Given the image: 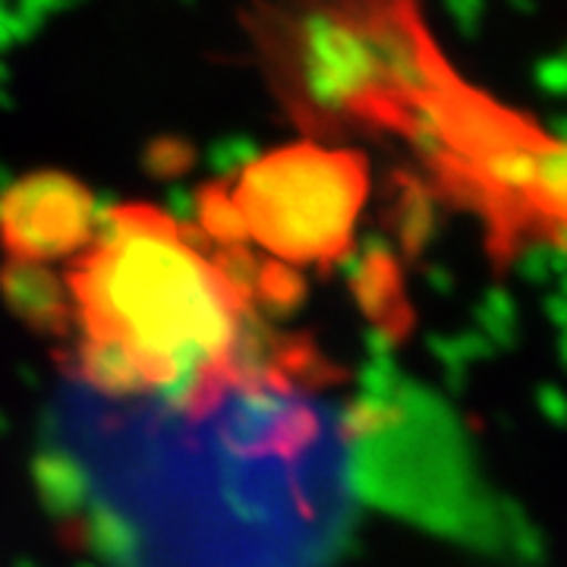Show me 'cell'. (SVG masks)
<instances>
[{
  "instance_id": "obj_1",
  "label": "cell",
  "mask_w": 567,
  "mask_h": 567,
  "mask_svg": "<svg viewBox=\"0 0 567 567\" xmlns=\"http://www.w3.org/2000/svg\"><path fill=\"white\" fill-rule=\"evenodd\" d=\"M61 281L73 365L95 391L205 416L244 382L249 293L203 227L158 205H111Z\"/></svg>"
},
{
  "instance_id": "obj_2",
  "label": "cell",
  "mask_w": 567,
  "mask_h": 567,
  "mask_svg": "<svg viewBox=\"0 0 567 567\" xmlns=\"http://www.w3.org/2000/svg\"><path fill=\"white\" fill-rule=\"evenodd\" d=\"M350 164L316 148H287L252 162L203 193V234L218 244H256L293 265L344 252L357 215Z\"/></svg>"
},
{
  "instance_id": "obj_3",
  "label": "cell",
  "mask_w": 567,
  "mask_h": 567,
  "mask_svg": "<svg viewBox=\"0 0 567 567\" xmlns=\"http://www.w3.org/2000/svg\"><path fill=\"white\" fill-rule=\"evenodd\" d=\"M99 221L95 196L61 171L20 177L0 196V246L10 262L66 265L95 237Z\"/></svg>"
}]
</instances>
